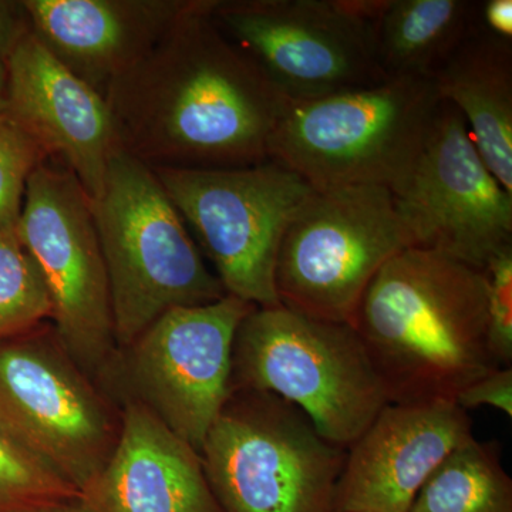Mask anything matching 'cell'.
I'll use <instances>...</instances> for the list:
<instances>
[{
    "mask_svg": "<svg viewBox=\"0 0 512 512\" xmlns=\"http://www.w3.org/2000/svg\"><path fill=\"white\" fill-rule=\"evenodd\" d=\"M431 82L460 111L488 170L512 194V40L478 26Z\"/></svg>",
    "mask_w": 512,
    "mask_h": 512,
    "instance_id": "cell-18",
    "label": "cell"
},
{
    "mask_svg": "<svg viewBox=\"0 0 512 512\" xmlns=\"http://www.w3.org/2000/svg\"><path fill=\"white\" fill-rule=\"evenodd\" d=\"M487 279V342L495 362L512 363V248L495 255L484 268Z\"/></svg>",
    "mask_w": 512,
    "mask_h": 512,
    "instance_id": "cell-24",
    "label": "cell"
},
{
    "mask_svg": "<svg viewBox=\"0 0 512 512\" xmlns=\"http://www.w3.org/2000/svg\"><path fill=\"white\" fill-rule=\"evenodd\" d=\"M52 316L45 279L16 229H0V342L39 328Z\"/></svg>",
    "mask_w": 512,
    "mask_h": 512,
    "instance_id": "cell-22",
    "label": "cell"
},
{
    "mask_svg": "<svg viewBox=\"0 0 512 512\" xmlns=\"http://www.w3.org/2000/svg\"><path fill=\"white\" fill-rule=\"evenodd\" d=\"M409 512H512V480L497 441L476 437L444 458Z\"/></svg>",
    "mask_w": 512,
    "mask_h": 512,
    "instance_id": "cell-20",
    "label": "cell"
},
{
    "mask_svg": "<svg viewBox=\"0 0 512 512\" xmlns=\"http://www.w3.org/2000/svg\"><path fill=\"white\" fill-rule=\"evenodd\" d=\"M8 109V63L0 52V111Z\"/></svg>",
    "mask_w": 512,
    "mask_h": 512,
    "instance_id": "cell-28",
    "label": "cell"
},
{
    "mask_svg": "<svg viewBox=\"0 0 512 512\" xmlns=\"http://www.w3.org/2000/svg\"><path fill=\"white\" fill-rule=\"evenodd\" d=\"M192 0L157 45L104 94L121 150L150 168L204 170L268 160L286 100Z\"/></svg>",
    "mask_w": 512,
    "mask_h": 512,
    "instance_id": "cell-1",
    "label": "cell"
},
{
    "mask_svg": "<svg viewBox=\"0 0 512 512\" xmlns=\"http://www.w3.org/2000/svg\"><path fill=\"white\" fill-rule=\"evenodd\" d=\"M228 295L281 305L275 264L286 229L315 191L284 165L151 168Z\"/></svg>",
    "mask_w": 512,
    "mask_h": 512,
    "instance_id": "cell-7",
    "label": "cell"
},
{
    "mask_svg": "<svg viewBox=\"0 0 512 512\" xmlns=\"http://www.w3.org/2000/svg\"><path fill=\"white\" fill-rule=\"evenodd\" d=\"M28 20L22 2L0 0V52L8 57L19 37L28 32Z\"/></svg>",
    "mask_w": 512,
    "mask_h": 512,
    "instance_id": "cell-26",
    "label": "cell"
},
{
    "mask_svg": "<svg viewBox=\"0 0 512 512\" xmlns=\"http://www.w3.org/2000/svg\"><path fill=\"white\" fill-rule=\"evenodd\" d=\"M8 111L66 165L90 201L119 148L107 101L70 72L28 29L8 57Z\"/></svg>",
    "mask_w": 512,
    "mask_h": 512,
    "instance_id": "cell-15",
    "label": "cell"
},
{
    "mask_svg": "<svg viewBox=\"0 0 512 512\" xmlns=\"http://www.w3.org/2000/svg\"><path fill=\"white\" fill-rule=\"evenodd\" d=\"M79 491L0 421V512L74 503Z\"/></svg>",
    "mask_w": 512,
    "mask_h": 512,
    "instance_id": "cell-21",
    "label": "cell"
},
{
    "mask_svg": "<svg viewBox=\"0 0 512 512\" xmlns=\"http://www.w3.org/2000/svg\"><path fill=\"white\" fill-rule=\"evenodd\" d=\"M211 18L288 101L386 79L370 25L343 0H215Z\"/></svg>",
    "mask_w": 512,
    "mask_h": 512,
    "instance_id": "cell-11",
    "label": "cell"
},
{
    "mask_svg": "<svg viewBox=\"0 0 512 512\" xmlns=\"http://www.w3.org/2000/svg\"><path fill=\"white\" fill-rule=\"evenodd\" d=\"M0 421L79 494L109 460L120 427L52 325L0 342Z\"/></svg>",
    "mask_w": 512,
    "mask_h": 512,
    "instance_id": "cell-10",
    "label": "cell"
},
{
    "mask_svg": "<svg viewBox=\"0 0 512 512\" xmlns=\"http://www.w3.org/2000/svg\"><path fill=\"white\" fill-rule=\"evenodd\" d=\"M16 234L45 279L60 345L93 380L110 375L117 343L92 201L60 161L30 175Z\"/></svg>",
    "mask_w": 512,
    "mask_h": 512,
    "instance_id": "cell-9",
    "label": "cell"
},
{
    "mask_svg": "<svg viewBox=\"0 0 512 512\" xmlns=\"http://www.w3.org/2000/svg\"><path fill=\"white\" fill-rule=\"evenodd\" d=\"M200 456L222 512H335L345 448L275 394L235 390Z\"/></svg>",
    "mask_w": 512,
    "mask_h": 512,
    "instance_id": "cell-6",
    "label": "cell"
},
{
    "mask_svg": "<svg viewBox=\"0 0 512 512\" xmlns=\"http://www.w3.org/2000/svg\"><path fill=\"white\" fill-rule=\"evenodd\" d=\"M80 503L90 512H222L200 453L130 397L116 446Z\"/></svg>",
    "mask_w": 512,
    "mask_h": 512,
    "instance_id": "cell-16",
    "label": "cell"
},
{
    "mask_svg": "<svg viewBox=\"0 0 512 512\" xmlns=\"http://www.w3.org/2000/svg\"><path fill=\"white\" fill-rule=\"evenodd\" d=\"M407 248L412 241L387 188L315 190L279 247V303L309 318L350 325L380 269Z\"/></svg>",
    "mask_w": 512,
    "mask_h": 512,
    "instance_id": "cell-8",
    "label": "cell"
},
{
    "mask_svg": "<svg viewBox=\"0 0 512 512\" xmlns=\"http://www.w3.org/2000/svg\"><path fill=\"white\" fill-rule=\"evenodd\" d=\"M480 26L491 35L512 40V0L480 2Z\"/></svg>",
    "mask_w": 512,
    "mask_h": 512,
    "instance_id": "cell-27",
    "label": "cell"
},
{
    "mask_svg": "<svg viewBox=\"0 0 512 512\" xmlns=\"http://www.w3.org/2000/svg\"><path fill=\"white\" fill-rule=\"evenodd\" d=\"M480 26V2L390 0L370 26L384 77L433 79L434 73Z\"/></svg>",
    "mask_w": 512,
    "mask_h": 512,
    "instance_id": "cell-19",
    "label": "cell"
},
{
    "mask_svg": "<svg viewBox=\"0 0 512 512\" xmlns=\"http://www.w3.org/2000/svg\"><path fill=\"white\" fill-rule=\"evenodd\" d=\"M473 437L456 403L387 404L346 450L335 512H409L444 458Z\"/></svg>",
    "mask_w": 512,
    "mask_h": 512,
    "instance_id": "cell-14",
    "label": "cell"
},
{
    "mask_svg": "<svg viewBox=\"0 0 512 512\" xmlns=\"http://www.w3.org/2000/svg\"><path fill=\"white\" fill-rule=\"evenodd\" d=\"M232 389L295 404L316 431L348 450L389 404L355 329L284 305L255 306L239 325Z\"/></svg>",
    "mask_w": 512,
    "mask_h": 512,
    "instance_id": "cell-5",
    "label": "cell"
},
{
    "mask_svg": "<svg viewBox=\"0 0 512 512\" xmlns=\"http://www.w3.org/2000/svg\"><path fill=\"white\" fill-rule=\"evenodd\" d=\"M192 0H23L30 32L104 97L157 45Z\"/></svg>",
    "mask_w": 512,
    "mask_h": 512,
    "instance_id": "cell-17",
    "label": "cell"
},
{
    "mask_svg": "<svg viewBox=\"0 0 512 512\" xmlns=\"http://www.w3.org/2000/svg\"><path fill=\"white\" fill-rule=\"evenodd\" d=\"M389 403H456L493 370L484 271L407 248L380 269L350 323Z\"/></svg>",
    "mask_w": 512,
    "mask_h": 512,
    "instance_id": "cell-2",
    "label": "cell"
},
{
    "mask_svg": "<svg viewBox=\"0 0 512 512\" xmlns=\"http://www.w3.org/2000/svg\"><path fill=\"white\" fill-rule=\"evenodd\" d=\"M430 79L386 77L318 99L286 101L268 146L315 190L393 191L419 160L441 106Z\"/></svg>",
    "mask_w": 512,
    "mask_h": 512,
    "instance_id": "cell-3",
    "label": "cell"
},
{
    "mask_svg": "<svg viewBox=\"0 0 512 512\" xmlns=\"http://www.w3.org/2000/svg\"><path fill=\"white\" fill-rule=\"evenodd\" d=\"M390 192L412 248L481 271L512 248V194L488 170L466 120L447 101L413 170Z\"/></svg>",
    "mask_w": 512,
    "mask_h": 512,
    "instance_id": "cell-12",
    "label": "cell"
},
{
    "mask_svg": "<svg viewBox=\"0 0 512 512\" xmlns=\"http://www.w3.org/2000/svg\"><path fill=\"white\" fill-rule=\"evenodd\" d=\"M109 276L117 349L161 315L227 295L156 174L117 148L92 201Z\"/></svg>",
    "mask_w": 512,
    "mask_h": 512,
    "instance_id": "cell-4",
    "label": "cell"
},
{
    "mask_svg": "<svg viewBox=\"0 0 512 512\" xmlns=\"http://www.w3.org/2000/svg\"><path fill=\"white\" fill-rule=\"evenodd\" d=\"M49 158L28 128L0 111V229H16L30 175Z\"/></svg>",
    "mask_w": 512,
    "mask_h": 512,
    "instance_id": "cell-23",
    "label": "cell"
},
{
    "mask_svg": "<svg viewBox=\"0 0 512 512\" xmlns=\"http://www.w3.org/2000/svg\"><path fill=\"white\" fill-rule=\"evenodd\" d=\"M32 512H90L86 507H83L79 501L74 503L60 504L56 507L45 508V510L32 511Z\"/></svg>",
    "mask_w": 512,
    "mask_h": 512,
    "instance_id": "cell-29",
    "label": "cell"
},
{
    "mask_svg": "<svg viewBox=\"0 0 512 512\" xmlns=\"http://www.w3.org/2000/svg\"><path fill=\"white\" fill-rule=\"evenodd\" d=\"M456 404L466 412L490 406L512 417V367H498L468 384L457 394Z\"/></svg>",
    "mask_w": 512,
    "mask_h": 512,
    "instance_id": "cell-25",
    "label": "cell"
},
{
    "mask_svg": "<svg viewBox=\"0 0 512 512\" xmlns=\"http://www.w3.org/2000/svg\"><path fill=\"white\" fill-rule=\"evenodd\" d=\"M255 308L237 296L161 315L127 349L130 394L200 453L232 389L239 325Z\"/></svg>",
    "mask_w": 512,
    "mask_h": 512,
    "instance_id": "cell-13",
    "label": "cell"
}]
</instances>
